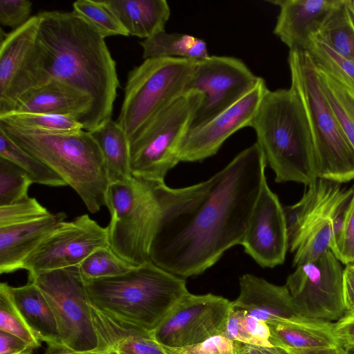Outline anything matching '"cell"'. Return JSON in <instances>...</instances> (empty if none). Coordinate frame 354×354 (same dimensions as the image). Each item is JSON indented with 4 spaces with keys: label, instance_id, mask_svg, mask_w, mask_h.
<instances>
[{
    "label": "cell",
    "instance_id": "cell-15",
    "mask_svg": "<svg viewBox=\"0 0 354 354\" xmlns=\"http://www.w3.org/2000/svg\"><path fill=\"white\" fill-rule=\"evenodd\" d=\"M232 301L211 293L185 295L151 331L164 347L180 348L222 335Z\"/></svg>",
    "mask_w": 354,
    "mask_h": 354
},
{
    "label": "cell",
    "instance_id": "cell-22",
    "mask_svg": "<svg viewBox=\"0 0 354 354\" xmlns=\"http://www.w3.org/2000/svg\"><path fill=\"white\" fill-rule=\"evenodd\" d=\"M66 216L64 212L50 213L37 220L0 227V273L23 269L26 259Z\"/></svg>",
    "mask_w": 354,
    "mask_h": 354
},
{
    "label": "cell",
    "instance_id": "cell-13",
    "mask_svg": "<svg viewBox=\"0 0 354 354\" xmlns=\"http://www.w3.org/2000/svg\"><path fill=\"white\" fill-rule=\"evenodd\" d=\"M260 77L236 57L209 55L197 60L186 92L200 91L203 99L190 129L209 121L232 106L254 88Z\"/></svg>",
    "mask_w": 354,
    "mask_h": 354
},
{
    "label": "cell",
    "instance_id": "cell-11",
    "mask_svg": "<svg viewBox=\"0 0 354 354\" xmlns=\"http://www.w3.org/2000/svg\"><path fill=\"white\" fill-rule=\"evenodd\" d=\"M42 291L55 317L62 343L78 351L96 349L91 301L79 266L28 277Z\"/></svg>",
    "mask_w": 354,
    "mask_h": 354
},
{
    "label": "cell",
    "instance_id": "cell-36",
    "mask_svg": "<svg viewBox=\"0 0 354 354\" xmlns=\"http://www.w3.org/2000/svg\"><path fill=\"white\" fill-rule=\"evenodd\" d=\"M73 10L89 21L105 38L109 36H129L113 12L103 1L77 0Z\"/></svg>",
    "mask_w": 354,
    "mask_h": 354
},
{
    "label": "cell",
    "instance_id": "cell-48",
    "mask_svg": "<svg viewBox=\"0 0 354 354\" xmlns=\"http://www.w3.org/2000/svg\"><path fill=\"white\" fill-rule=\"evenodd\" d=\"M289 354H344V348L342 347L306 349V350H286Z\"/></svg>",
    "mask_w": 354,
    "mask_h": 354
},
{
    "label": "cell",
    "instance_id": "cell-46",
    "mask_svg": "<svg viewBox=\"0 0 354 354\" xmlns=\"http://www.w3.org/2000/svg\"><path fill=\"white\" fill-rule=\"evenodd\" d=\"M234 354H289L288 351L279 346H266L234 342Z\"/></svg>",
    "mask_w": 354,
    "mask_h": 354
},
{
    "label": "cell",
    "instance_id": "cell-17",
    "mask_svg": "<svg viewBox=\"0 0 354 354\" xmlns=\"http://www.w3.org/2000/svg\"><path fill=\"white\" fill-rule=\"evenodd\" d=\"M268 90L263 77L245 96L209 121L188 131L180 148V162H201L214 156L237 131L251 126Z\"/></svg>",
    "mask_w": 354,
    "mask_h": 354
},
{
    "label": "cell",
    "instance_id": "cell-35",
    "mask_svg": "<svg viewBox=\"0 0 354 354\" xmlns=\"http://www.w3.org/2000/svg\"><path fill=\"white\" fill-rule=\"evenodd\" d=\"M134 267L116 254L109 245L97 249L79 266L86 282L121 275Z\"/></svg>",
    "mask_w": 354,
    "mask_h": 354
},
{
    "label": "cell",
    "instance_id": "cell-34",
    "mask_svg": "<svg viewBox=\"0 0 354 354\" xmlns=\"http://www.w3.org/2000/svg\"><path fill=\"white\" fill-rule=\"evenodd\" d=\"M15 127L55 133H71L83 129L82 125L70 116L41 113H12L0 118Z\"/></svg>",
    "mask_w": 354,
    "mask_h": 354
},
{
    "label": "cell",
    "instance_id": "cell-16",
    "mask_svg": "<svg viewBox=\"0 0 354 354\" xmlns=\"http://www.w3.org/2000/svg\"><path fill=\"white\" fill-rule=\"evenodd\" d=\"M107 245L108 227L83 214L57 225L26 259L23 269L30 277L80 266L95 250Z\"/></svg>",
    "mask_w": 354,
    "mask_h": 354
},
{
    "label": "cell",
    "instance_id": "cell-25",
    "mask_svg": "<svg viewBox=\"0 0 354 354\" xmlns=\"http://www.w3.org/2000/svg\"><path fill=\"white\" fill-rule=\"evenodd\" d=\"M129 35L147 39L165 30L171 10L166 0H103Z\"/></svg>",
    "mask_w": 354,
    "mask_h": 354
},
{
    "label": "cell",
    "instance_id": "cell-44",
    "mask_svg": "<svg viewBox=\"0 0 354 354\" xmlns=\"http://www.w3.org/2000/svg\"><path fill=\"white\" fill-rule=\"evenodd\" d=\"M36 347L25 340L0 330V354H33Z\"/></svg>",
    "mask_w": 354,
    "mask_h": 354
},
{
    "label": "cell",
    "instance_id": "cell-40",
    "mask_svg": "<svg viewBox=\"0 0 354 354\" xmlns=\"http://www.w3.org/2000/svg\"><path fill=\"white\" fill-rule=\"evenodd\" d=\"M332 252L341 263L345 266L354 264V191L346 211L342 234Z\"/></svg>",
    "mask_w": 354,
    "mask_h": 354
},
{
    "label": "cell",
    "instance_id": "cell-19",
    "mask_svg": "<svg viewBox=\"0 0 354 354\" xmlns=\"http://www.w3.org/2000/svg\"><path fill=\"white\" fill-rule=\"evenodd\" d=\"M342 1H268L279 8L273 33L289 50H306L327 16Z\"/></svg>",
    "mask_w": 354,
    "mask_h": 354
},
{
    "label": "cell",
    "instance_id": "cell-5",
    "mask_svg": "<svg viewBox=\"0 0 354 354\" xmlns=\"http://www.w3.org/2000/svg\"><path fill=\"white\" fill-rule=\"evenodd\" d=\"M0 129L19 147L56 172L92 214L106 206L109 186L102 153L89 131L55 133L21 129L0 120Z\"/></svg>",
    "mask_w": 354,
    "mask_h": 354
},
{
    "label": "cell",
    "instance_id": "cell-24",
    "mask_svg": "<svg viewBox=\"0 0 354 354\" xmlns=\"http://www.w3.org/2000/svg\"><path fill=\"white\" fill-rule=\"evenodd\" d=\"M269 342L286 350H306L340 347L330 321L299 316L268 324Z\"/></svg>",
    "mask_w": 354,
    "mask_h": 354
},
{
    "label": "cell",
    "instance_id": "cell-23",
    "mask_svg": "<svg viewBox=\"0 0 354 354\" xmlns=\"http://www.w3.org/2000/svg\"><path fill=\"white\" fill-rule=\"evenodd\" d=\"M91 314L98 347L110 354H170L156 340L151 331L115 319L93 305Z\"/></svg>",
    "mask_w": 354,
    "mask_h": 354
},
{
    "label": "cell",
    "instance_id": "cell-26",
    "mask_svg": "<svg viewBox=\"0 0 354 354\" xmlns=\"http://www.w3.org/2000/svg\"><path fill=\"white\" fill-rule=\"evenodd\" d=\"M15 306L32 333L47 344H62L53 310L39 288L33 282L19 287L8 285Z\"/></svg>",
    "mask_w": 354,
    "mask_h": 354
},
{
    "label": "cell",
    "instance_id": "cell-2",
    "mask_svg": "<svg viewBox=\"0 0 354 354\" xmlns=\"http://www.w3.org/2000/svg\"><path fill=\"white\" fill-rule=\"evenodd\" d=\"M39 17L37 42L50 78L86 94L91 100L87 131L111 120L120 82L104 37L73 11H44Z\"/></svg>",
    "mask_w": 354,
    "mask_h": 354
},
{
    "label": "cell",
    "instance_id": "cell-18",
    "mask_svg": "<svg viewBox=\"0 0 354 354\" xmlns=\"http://www.w3.org/2000/svg\"><path fill=\"white\" fill-rule=\"evenodd\" d=\"M241 245L245 252L261 267L272 268L285 261L288 238L283 209L266 179L254 205Z\"/></svg>",
    "mask_w": 354,
    "mask_h": 354
},
{
    "label": "cell",
    "instance_id": "cell-30",
    "mask_svg": "<svg viewBox=\"0 0 354 354\" xmlns=\"http://www.w3.org/2000/svg\"><path fill=\"white\" fill-rule=\"evenodd\" d=\"M316 68L322 89L342 131L354 148V90L322 69Z\"/></svg>",
    "mask_w": 354,
    "mask_h": 354
},
{
    "label": "cell",
    "instance_id": "cell-38",
    "mask_svg": "<svg viewBox=\"0 0 354 354\" xmlns=\"http://www.w3.org/2000/svg\"><path fill=\"white\" fill-rule=\"evenodd\" d=\"M8 284H0V330L14 335L36 348L41 344V341L32 333L10 299Z\"/></svg>",
    "mask_w": 354,
    "mask_h": 354
},
{
    "label": "cell",
    "instance_id": "cell-8",
    "mask_svg": "<svg viewBox=\"0 0 354 354\" xmlns=\"http://www.w3.org/2000/svg\"><path fill=\"white\" fill-rule=\"evenodd\" d=\"M196 62L179 57L149 58L129 72L116 120L129 142L164 107L186 92Z\"/></svg>",
    "mask_w": 354,
    "mask_h": 354
},
{
    "label": "cell",
    "instance_id": "cell-6",
    "mask_svg": "<svg viewBox=\"0 0 354 354\" xmlns=\"http://www.w3.org/2000/svg\"><path fill=\"white\" fill-rule=\"evenodd\" d=\"M290 87L305 111L315 154L316 173L340 184L354 179V148L342 131L322 89L317 68L306 50H289Z\"/></svg>",
    "mask_w": 354,
    "mask_h": 354
},
{
    "label": "cell",
    "instance_id": "cell-33",
    "mask_svg": "<svg viewBox=\"0 0 354 354\" xmlns=\"http://www.w3.org/2000/svg\"><path fill=\"white\" fill-rule=\"evenodd\" d=\"M306 51L316 67L354 90L353 61L341 56L315 37L313 38Z\"/></svg>",
    "mask_w": 354,
    "mask_h": 354
},
{
    "label": "cell",
    "instance_id": "cell-42",
    "mask_svg": "<svg viewBox=\"0 0 354 354\" xmlns=\"http://www.w3.org/2000/svg\"><path fill=\"white\" fill-rule=\"evenodd\" d=\"M170 354H234V342L218 335L180 348H167Z\"/></svg>",
    "mask_w": 354,
    "mask_h": 354
},
{
    "label": "cell",
    "instance_id": "cell-20",
    "mask_svg": "<svg viewBox=\"0 0 354 354\" xmlns=\"http://www.w3.org/2000/svg\"><path fill=\"white\" fill-rule=\"evenodd\" d=\"M91 100L89 96L56 78L30 89L18 100L10 113H41L70 116L88 130ZM9 115V114H8Z\"/></svg>",
    "mask_w": 354,
    "mask_h": 354
},
{
    "label": "cell",
    "instance_id": "cell-9",
    "mask_svg": "<svg viewBox=\"0 0 354 354\" xmlns=\"http://www.w3.org/2000/svg\"><path fill=\"white\" fill-rule=\"evenodd\" d=\"M203 95L189 91L164 107L129 142L132 176L165 182L180 161V148L190 130Z\"/></svg>",
    "mask_w": 354,
    "mask_h": 354
},
{
    "label": "cell",
    "instance_id": "cell-21",
    "mask_svg": "<svg viewBox=\"0 0 354 354\" xmlns=\"http://www.w3.org/2000/svg\"><path fill=\"white\" fill-rule=\"evenodd\" d=\"M239 287V296L232 301L234 308L267 324L302 316L286 285L277 286L263 278L245 274L240 277Z\"/></svg>",
    "mask_w": 354,
    "mask_h": 354
},
{
    "label": "cell",
    "instance_id": "cell-1",
    "mask_svg": "<svg viewBox=\"0 0 354 354\" xmlns=\"http://www.w3.org/2000/svg\"><path fill=\"white\" fill-rule=\"evenodd\" d=\"M264 155L255 142L209 179L171 188L154 181L160 217L151 261L182 278L199 275L241 245L263 183Z\"/></svg>",
    "mask_w": 354,
    "mask_h": 354
},
{
    "label": "cell",
    "instance_id": "cell-14",
    "mask_svg": "<svg viewBox=\"0 0 354 354\" xmlns=\"http://www.w3.org/2000/svg\"><path fill=\"white\" fill-rule=\"evenodd\" d=\"M343 268L330 250L319 258L296 266L286 286L301 315L337 321L345 313Z\"/></svg>",
    "mask_w": 354,
    "mask_h": 354
},
{
    "label": "cell",
    "instance_id": "cell-37",
    "mask_svg": "<svg viewBox=\"0 0 354 354\" xmlns=\"http://www.w3.org/2000/svg\"><path fill=\"white\" fill-rule=\"evenodd\" d=\"M32 183L26 171L0 157V207L28 196V189Z\"/></svg>",
    "mask_w": 354,
    "mask_h": 354
},
{
    "label": "cell",
    "instance_id": "cell-49",
    "mask_svg": "<svg viewBox=\"0 0 354 354\" xmlns=\"http://www.w3.org/2000/svg\"><path fill=\"white\" fill-rule=\"evenodd\" d=\"M345 1L354 17V0H345Z\"/></svg>",
    "mask_w": 354,
    "mask_h": 354
},
{
    "label": "cell",
    "instance_id": "cell-4",
    "mask_svg": "<svg viewBox=\"0 0 354 354\" xmlns=\"http://www.w3.org/2000/svg\"><path fill=\"white\" fill-rule=\"evenodd\" d=\"M86 285L95 308L149 331L189 293L184 278L152 261L121 275L86 281Z\"/></svg>",
    "mask_w": 354,
    "mask_h": 354
},
{
    "label": "cell",
    "instance_id": "cell-47",
    "mask_svg": "<svg viewBox=\"0 0 354 354\" xmlns=\"http://www.w3.org/2000/svg\"><path fill=\"white\" fill-rule=\"evenodd\" d=\"M43 354H110V353L107 350L99 347L91 351H78L63 344H48L47 348Z\"/></svg>",
    "mask_w": 354,
    "mask_h": 354
},
{
    "label": "cell",
    "instance_id": "cell-29",
    "mask_svg": "<svg viewBox=\"0 0 354 354\" xmlns=\"http://www.w3.org/2000/svg\"><path fill=\"white\" fill-rule=\"evenodd\" d=\"M314 37L354 62V17L345 0L329 13Z\"/></svg>",
    "mask_w": 354,
    "mask_h": 354
},
{
    "label": "cell",
    "instance_id": "cell-7",
    "mask_svg": "<svg viewBox=\"0 0 354 354\" xmlns=\"http://www.w3.org/2000/svg\"><path fill=\"white\" fill-rule=\"evenodd\" d=\"M106 207L111 214L107 227L112 250L134 266L151 261V247L160 217L154 181L132 176L110 184Z\"/></svg>",
    "mask_w": 354,
    "mask_h": 354
},
{
    "label": "cell",
    "instance_id": "cell-12",
    "mask_svg": "<svg viewBox=\"0 0 354 354\" xmlns=\"http://www.w3.org/2000/svg\"><path fill=\"white\" fill-rule=\"evenodd\" d=\"M38 27L35 15L1 38L0 118L13 111L23 94L50 79L37 42Z\"/></svg>",
    "mask_w": 354,
    "mask_h": 354
},
{
    "label": "cell",
    "instance_id": "cell-28",
    "mask_svg": "<svg viewBox=\"0 0 354 354\" xmlns=\"http://www.w3.org/2000/svg\"><path fill=\"white\" fill-rule=\"evenodd\" d=\"M142 58L179 57L201 60L209 56L207 44L202 39L183 33L165 30L139 42Z\"/></svg>",
    "mask_w": 354,
    "mask_h": 354
},
{
    "label": "cell",
    "instance_id": "cell-41",
    "mask_svg": "<svg viewBox=\"0 0 354 354\" xmlns=\"http://www.w3.org/2000/svg\"><path fill=\"white\" fill-rule=\"evenodd\" d=\"M32 3L27 0H0V24L16 29L31 17Z\"/></svg>",
    "mask_w": 354,
    "mask_h": 354
},
{
    "label": "cell",
    "instance_id": "cell-31",
    "mask_svg": "<svg viewBox=\"0 0 354 354\" xmlns=\"http://www.w3.org/2000/svg\"><path fill=\"white\" fill-rule=\"evenodd\" d=\"M0 157L26 171L33 183L50 187L66 186V182L43 162L16 145L0 129Z\"/></svg>",
    "mask_w": 354,
    "mask_h": 354
},
{
    "label": "cell",
    "instance_id": "cell-43",
    "mask_svg": "<svg viewBox=\"0 0 354 354\" xmlns=\"http://www.w3.org/2000/svg\"><path fill=\"white\" fill-rule=\"evenodd\" d=\"M334 333L340 347L354 346V311L346 312L334 323Z\"/></svg>",
    "mask_w": 354,
    "mask_h": 354
},
{
    "label": "cell",
    "instance_id": "cell-32",
    "mask_svg": "<svg viewBox=\"0 0 354 354\" xmlns=\"http://www.w3.org/2000/svg\"><path fill=\"white\" fill-rule=\"evenodd\" d=\"M223 336L233 342L272 346L268 324L232 306Z\"/></svg>",
    "mask_w": 354,
    "mask_h": 354
},
{
    "label": "cell",
    "instance_id": "cell-39",
    "mask_svg": "<svg viewBox=\"0 0 354 354\" xmlns=\"http://www.w3.org/2000/svg\"><path fill=\"white\" fill-rule=\"evenodd\" d=\"M50 214L35 198L28 196L13 203L0 207V227L27 223Z\"/></svg>",
    "mask_w": 354,
    "mask_h": 354
},
{
    "label": "cell",
    "instance_id": "cell-50",
    "mask_svg": "<svg viewBox=\"0 0 354 354\" xmlns=\"http://www.w3.org/2000/svg\"><path fill=\"white\" fill-rule=\"evenodd\" d=\"M344 354H354V346L344 348Z\"/></svg>",
    "mask_w": 354,
    "mask_h": 354
},
{
    "label": "cell",
    "instance_id": "cell-10",
    "mask_svg": "<svg viewBox=\"0 0 354 354\" xmlns=\"http://www.w3.org/2000/svg\"><path fill=\"white\" fill-rule=\"evenodd\" d=\"M295 204L283 206L286 223L288 250L294 253L292 265L313 261L330 250L333 237V218L337 210L348 203L353 186L317 178L306 187Z\"/></svg>",
    "mask_w": 354,
    "mask_h": 354
},
{
    "label": "cell",
    "instance_id": "cell-45",
    "mask_svg": "<svg viewBox=\"0 0 354 354\" xmlns=\"http://www.w3.org/2000/svg\"><path fill=\"white\" fill-rule=\"evenodd\" d=\"M342 293L346 312L354 311V264L343 268Z\"/></svg>",
    "mask_w": 354,
    "mask_h": 354
},
{
    "label": "cell",
    "instance_id": "cell-27",
    "mask_svg": "<svg viewBox=\"0 0 354 354\" xmlns=\"http://www.w3.org/2000/svg\"><path fill=\"white\" fill-rule=\"evenodd\" d=\"M89 132L102 153L109 183L130 179L132 174L129 142L126 133L116 121L109 120Z\"/></svg>",
    "mask_w": 354,
    "mask_h": 354
},
{
    "label": "cell",
    "instance_id": "cell-3",
    "mask_svg": "<svg viewBox=\"0 0 354 354\" xmlns=\"http://www.w3.org/2000/svg\"><path fill=\"white\" fill-rule=\"evenodd\" d=\"M250 127L277 183L295 182L307 187L318 178L310 127L293 88L268 89Z\"/></svg>",
    "mask_w": 354,
    "mask_h": 354
}]
</instances>
